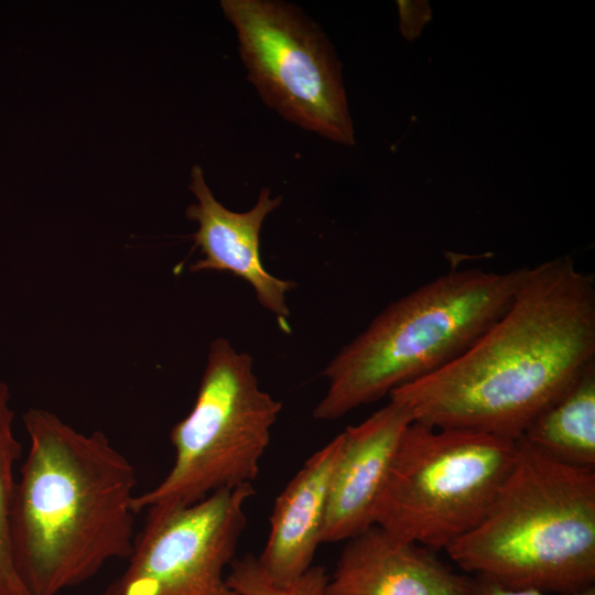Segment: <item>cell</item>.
I'll use <instances>...</instances> for the list:
<instances>
[{
  "instance_id": "obj_17",
  "label": "cell",
  "mask_w": 595,
  "mask_h": 595,
  "mask_svg": "<svg viewBox=\"0 0 595 595\" xmlns=\"http://www.w3.org/2000/svg\"><path fill=\"white\" fill-rule=\"evenodd\" d=\"M400 17H401V30L408 39L415 37L418 35L416 29L420 31L424 25L426 19L424 15L430 17V11L424 12V9H428L426 3L423 6L422 2H410V1H399Z\"/></svg>"
},
{
  "instance_id": "obj_5",
  "label": "cell",
  "mask_w": 595,
  "mask_h": 595,
  "mask_svg": "<svg viewBox=\"0 0 595 595\" xmlns=\"http://www.w3.org/2000/svg\"><path fill=\"white\" fill-rule=\"evenodd\" d=\"M516 440L411 422L393 456L375 526L432 551L482 520L510 473Z\"/></svg>"
},
{
  "instance_id": "obj_11",
  "label": "cell",
  "mask_w": 595,
  "mask_h": 595,
  "mask_svg": "<svg viewBox=\"0 0 595 595\" xmlns=\"http://www.w3.org/2000/svg\"><path fill=\"white\" fill-rule=\"evenodd\" d=\"M470 576L371 526L348 540L325 595H468Z\"/></svg>"
},
{
  "instance_id": "obj_4",
  "label": "cell",
  "mask_w": 595,
  "mask_h": 595,
  "mask_svg": "<svg viewBox=\"0 0 595 595\" xmlns=\"http://www.w3.org/2000/svg\"><path fill=\"white\" fill-rule=\"evenodd\" d=\"M528 270H451L387 305L325 367L313 416L336 420L455 360L505 313Z\"/></svg>"
},
{
  "instance_id": "obj_10",
  "label": "cell",
  "mask_w": 595,
  "mask_h": 595,
  "mask_svg": "<svg viewBox=\"0 0 595 595\" xmlns=\"http://www.w3.org/2000/svg\"><path fill=\"white\" fill-rule=\"evenodd\" d=\"M411 414L389 403L342 432L333 472L323 542L349 540L375 526V511Z\"/></svg>"
},
{
  "instance_id": "obj_6",
  "label": "cell",
  "mask_w": 595,
  "mask_h": 595,
  "mask_svg": "<svg viewBox=\"0 0 595 595\" xmlns=\"http://www.w3.org/2000/svg\"><path fill=\"white\" fill-rule=\"evenodd\" d=\"M281 408L260 389L252 357L214 339L194 405L170 433L174 463L155 487L137 494L136 512L190 506L252 484Z\"/></svg>"
},
{
  "instance_id": "obj_12",
  "label": "cell",
  "mask_w": 595,
  "mask_h": 595,
  "mask_svg": "<svg viewBox=\"0 0 595 595\" xmlns=\"http://www.w3.org/2000/svg\"><path fill=\"white\" fill-rule=\"evenodd\" d=\"M340 444L342 434H338L310 456L275 499L268 539L257 561L277 583H291L312 566L322 543L329 485Z\"/></svg>"
},
{
  "instance_id": "obj_14",
  "label": "cell",
  "mask_w": 595,
  "mask_h": 595,
  "mask_svg": "<svg viewBox=\"0 0 595 595\" xmlns=\"http://www.w3.org/2000/svg\"><path fill=\"white\" fill-rule=\"evenodd\" d=\"M9 401V389L0 380V595H32L15 569L11 552L10 516L17 480L13 469L21 457V445L14 436V412Z\"/></svg>"
},
{
  "instance_id": "obj_8",
  "label": "cell",
  "mask_w": 595,
  "mask_h": 595,
  "mask_svg": "<svg viewBox=\"0 0 595 595\" xmlns=\"http://www.w3.org/2000/svg\"><path fill=\"white\" fill-rule=\"evenodd\" d=\"M252 495L244 484L190 506L148 509L126 570L99 595H238L225 571Z\"/></svg>"
},
{
  "instance_id": "obj_1",
  "label": "cell",
  "mask_w": 595,
  "mask_h": 595,
  "mask_svg": "<svg viewBox=\"0 0 595 595\" xmlns=\"http://www.w3.org/2000/svg\"><path fill=\"white\" fill-rule=\"evenodd\" d=\"M595 363V280L569 256L529 268L505 313L459 357L390 392L413 421L517 440Z\"/></svg>"
},
{
  "instance_id": "obj_2",
  "label": "cell",
  "mask_w": 595,
  "mask_h": 595,
  "mask_svg": "<svg viewBox=\"0 0 595 595\" xmlns=\"http://www.w3.org/2000/svg\"><path fill=\"white\" fill-rule=\"evenodd\" d=\"M23 422L30 445L13 494L12 558L32 595H60L130 556L136 469L102 431L82 433L39 408Z\"/></svg>"
},
{
  "instance_id": "obj_9",
  "label": "cell",
  "mask_w": 595,
  "mask_h": 595,
  "mask_svg": "<svg viewBox=\"0 0 595 595\" xmlns=\"http://www.w3.org/2000/svg\"><path fill=\"white\" fill-rule=\"evenodd\" d=\"M190 188L197 202L187 206L186 217L198 226L193 238L203 255L191 271H227L246 280L260 305L275 316L284 333H290L285 293L295 284L269 273L260 257L263 221L280 206L282 197L262 188L253 207L232 212L215 198L198 165L192 169Z\"/></svg>"
},
{
  "instance_id": "obj_16",
  "label": "cell",
  "mask_w": 595,
  "mask_h": 595,
  "mask_svg": "<svg viewBox=\"0 0 595 595\" xmlns=\"http://www.w3.org/2000/svg\"><path fill=\"white\" fill-rule=\"evenodd\" d=\"M468 595H550L537 588H509L484 576H470ZM572 595H595V586Z\"/></svg>"
},
{
  "instance_id": "obj_7",
  "label": "cell",
  "mask_w": 595,
  "mask_h": 595,
  "mask_svg": "<svg viewBox=\"0 0 595 595\" xmlns=\"http://www.w3.org/2000/svg\"><path fill=\"white\" fill-rule=\"evenodd\" d=\"M220 7L262 100L305 130L354 144L340 65L321 28L283 1L223 0Z\"/></svg>"
},
{
  "instance_id": "obj_3",
  "label": "cell",
  "mask_w": 595,
  "mask_h": 595,
  "mask_svg": "<svg viewBox=\"0 0 595 595\" xmlns=\"http://www.w3.org/2000/svg\"><path fill=\"white\" fill-rule=\"evenodd\" d=\"M513 466L482 520L445 551L509 588L572 595L595 584V468L516 440Z\"/></svg>"
},
{
  "instance_id": "obj_15",
  "label": "cell",
  "mask_w": 595,
  "mask_h": 595,
  "mask_svg": "<svg viewBox=\"0 0 595 595\" xmlns=\"http://www.w3.org/2000/svg\"><path fill=\"white\" fill-rule=\"evenodd\" d=\"M327 580L323 566L312 565L295 581L280 584L263 573L252 555L234 560L227 574L229 586L238 595H325Z\"/></svg>"
},
{
  "instance_id": "obj_13",
  "label": "cell",
  "mask_w": 595,
  "mask_h": 595,
  "mask_svg": "<svg viewBox=\"0 0 595 595\" xmlns=\"http://www.w3.org/2000/svg\"><path fill=\"white\" fill-rule=\"evenodd\" d=\"M520 437L559 463L595 468V363L545 407Z\"/></svg>"
}]
</instances>
